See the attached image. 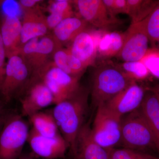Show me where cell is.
<instances>
[{
    "label": "cell",
    "instance_id": "6da1fadb",
    "mask_svg": "<svg viewBox=\"0 0 159 159\" xmlns=\"http://www.w3.org/2000/svg\"><path fill=\"white\" fill-rule=\"evenodd\" d=\"M89 91L80 86L73 95L55 104L52 115L60 133L68 146L71 155L74 153L76 140L84 123L89 108Z\"/></svg>",
    "mask_w": 159,
    "mask_h": 159
},
{
    "label": "cell",
    "instance_id": "7a4b0ae2",
    "mask_svg": "<svg viewBox=\"0 0 159 159\" xmlns=\"http://www.w3.org/2000/svg\"><path fill=\"white\" fill-rule=\"evenodd\" d=\"M134 81L117 66L102 64L95 70L92 77V104L97 108L105 104Z\"/></svg>",
    "mask_w": 159,
    "mask_h": 159
},
{
    "label": "cell",
    "instance_id": "3957f363",
    "mask_svg": "<svg viewBox=\"0 0 159 159\" xmlns=\"http://www.w3.org/2000/svg\"><path fill=\"white\" fill-rule=\"evenodd\" d=\"M119 145L137 151L148 148L157 150L153 134L139 108L122 117Z\"/></svg>",
    "mask_w": 159,
    "mask_h": 159
},
{
    "label": "cell",
    "instance_id": "277c9868",
    "mask_svg": "<svg viewBox=\"0 0 159 159\" xmlns=\"http://www.w3.org/2000/svg\"><path fill=\"white\" fill-rule=\"evenodd\" d=\"M0 132V159H18L28 141L29 131L22 116L13 115L5 118Z\"/></svg>",
    "mask_w": 159,
    "mask_h": 159
},
{
    "label": "cell",
    "instance_id": "5b68a950",
    "mask_svg": "<svg viewBox=\"0 0 159 159\" xmlns=\"http://www.w3.org/2000/svg\"><path fill=\"white\" fill-rule=\"evenodd\" d=\"M31 77L39 78L48 88L55 105L71 97L80 87V77L66 74L55 66L52 61Z\"/></svg>",
    "mask_w": 159,
    "mask_h": 159
},
{
    "label": "cell",
    "instance_id": "8992f818",
    "mask_svg": "<svg viewBox=\"0 0 159 159\" xmlns=\"http://www.w3.org/2000/svg\"><path fill=\"white\" fill-rule=\"evenodd\" d=\"M121 119L103 105L97 107L91 130L94 139L102 148L109 150L119 145Z\"/></svg>",
    "mask_w": 159,
    "mask_h": 159
},
{
    "label": "cell",
    "instance_id": "52a82bcc",
    "mask_svg": "<svg viewBox=\"0 0 159 159\" xmlns=\"http://www.w3.org/2000/svg\"><path fill=\"white\" fill-rule=\"evenodd\" d=\"M31 72L20 54L8 58L6 63V76L0 92L6 102L21 93L30 79Z\"/></svg>",
    "mask_w": 159,
    "mask_h": 159
},
{
    "label": "cell",
    "instance_id": "ba28073f",
    "mask_svg": "<svg viewBox=\"0 0 159 159\" xmlns=\"http://www.w3.org/2000/svg\"><path fill=\"white\" fill-rule=\"evenodd\" d=\"M21 93L20 99L22 114L30 117L43 108L54 104L53 94L41 80L31 77Z\"/></svg>",
    "mask_w": 159,
    "mask_h": 159
},
{
    "label": "cell",
    "instance_id": "9c48e42d",
    "mask_svg": "<svg viewBox=\"0 0 159 159\" xmlns=\"http://www.w3.org/2000/svg\"><path fill=\"white\" fill-rule=\"evenodd\" d=\"M124 33V43L117 57L124 62L140 61L149 49V39L142 22L131 24Z\"/></svg>",
    "mask_w": 159,
    "mask_h": 159
},
{
    "label": "cell",
    "instance_id": "30bf717a",
    "mask_svg": "<svg viewBox=\"0 0 159 159\" xmlns=\"http://www.w3.org/2000/svg\"><path fill=\"white\" fill-rule=\"evenodd\" d=\"M34 156L43 159L64 158L68 146L61 135L54 138L43 136L31 129L28 141Z\"/></svg>",
    "mask_w": 159,
    "mask_h": 159
},
{
    "label": "cell",
    "instance_id": "8fae6325",
    "mask_svg": "<svg viewBox=\"0 0 159 159\" xmlns=\"http://www.w3.org/2000/svg\"><path fill=\"white\" fill-rule=\"evenodd\" d=\"M145 93L143 88L134 81L103 105L112 113L122 118L139 108Z\"/></svg>",
    "mask_w": 159,
    "mask_h": 159
},
{
    "label": "cell",
    "instance_id": "7c38bea8",
    "mask_svg": "<svg viewBox=\"0 0 159 159\" xmlns=\"http://www.w3.org/2000/svg\"><path fill=\"white\" fill-rule=\"evenodd\" d=\"M73 2L77 6L81 18L96 28L109 29L121 23L118 19L111 17L102 0H77Z\"/></svg>",
    "mask_w": 159,
    "mask_h": 159
},
{
    "label": "cell",
    "instance_id": "4fadbf2b",
    "mask_svg": "<svg viewBox=\"0 0 159 159\" xmlns=\"http://www.w3.org/2000/svg\"><path fill=\"white\" fill-rule=\"evenodd\" d=\"M73 159H108V150L102 148L95 141L89 123H85L80 131Z\"/></svg>",
    "mask_w": 159,
    "mask_h": 159
},
{
    "label": "cell",
    "instance_id": "5bb4252c",
    "mask_svg": "<svg viewBox=\"0 0 159 159\" xmlns=\"http://www.w3.org/2000/svg\"><path fill=\"white\" fill-rule=\"evenodd\" d=\"M24 11L21 34L22 46L33 39L45 36L49 30L47 17L39 7L35 6Z\"/></svg>",
    "mask_w": 159,
    "mask_h": 159
},
{
    "label": "cell",
    "instance_id": "9a60e30c",
    "mask_svg": "<svg viewBox=\"0 0 159 159\" xmlns=\"http://www.w3.org/2000/svg\"><path fill=\"white\" fill-rule=\"evenodd\" d=\"M68 49L87 68L95 63L97 58V38L93 32L85 30L74 39Z\"/></svg>",
    "mask_w": 159,
    "mask_h": 159
},
{
    "label": "cell",
    "instance_id": "2e32d148",
    "mask_svg": "<svg viewBox=\"0 0 159 159\" xmlns=\"http://www.w3.org/2000/svg\"><path fill=\"white\" fill-rule=\"evenodd\" d=\"M22 23L17 16L6 15L1 22V31L6 57L19 54L22 47L21 41Z\"/></svg>",
    "mask_w": 159,
    "mask_h": 159
},
{
    "label": "cell",
    "instance_id": "e0dca14e",
    "mask_svg": "<svg viewBox=\"0 0 159 159\" xmlns=\"http://www.w3.org/2000/svg\"><path fill=\"white\" fill-rule=\"evenodd\" d=\"M139 109L153 134L159 152V99L151 89L145 92Z\"/></svg>",
    "mask_w": 159,
    "mask_h": 159
},
{
    "label": "cell",
    "instance_id": "ac0fdd59",
    "mask_svg": "<svg viewBox=\"0 0 159 159\" xmlns=\"http://www.w3.org/2000/svg\"><path fill=\"white\" fill-rule=\"evenodd\" d=\"M62 47V44L55 38L53 34H46L42 37L39 41L31 76L37 74L51 61L50 58H52L55 51Z\"/></svg>",
    "mask_w": 159,
    "mask_h": 159
},
{
    "label": "cell",
    "instance_id": "d6986e66",
    "mask_svg": "<svg viewBox=\"0 0 159 159\" xmlns=\"http://www.w3.org/2000/svg\"><path fill=\"white\" fill-rule=\"evenodd\" d=\"M88 24L81 17L74 16L67 18L53 29V34L62 44L71 43L78 34L86 30Z\"/></svg>",
    "mask_w": 159,
    "mask_h": 159
},
{
    "label": "cell",
    "instance_id": "ffe728a7",
    "mask_svg": "<svg viewBox=\"0 0 159 159\" xmlns=\"http://www.w3.org/2000/svg\"><path fill=\"white\" fill-rule=\"evenodd\" d=\"M33 129L43 136L54 138L61 135L52 113L40 111L29 117Z\"/></svg>",
    "mask_w": 159,
    "mask_h": 159
},
{
    "label": "cell",
    "instance_id": "44dd1931",
    "mask_svg": "<svg viewBox=\"0 0 159 159\" xmlns=\"http://www.w3.org/2000/svg\"><path fill=\"white\" fill-rule=\"evenodd\" d=\"M68 0H55L49 2L48 9L50 14L47 17L49 29H54L64 20L74 16L71 3Z\"/></svg>",
    "mask_w": 159,
    "mask_h": 159
},
{
    "label": "cell",
    "instance_id": "7402d4cb",
    "mask_svg": "<svg viewBox=\"0 0 159 159\" xmlns=\"http://www.w3.org/2000/svg\"><path fill=\"white\" fill-rule=\"evenodd\" d=\"M124 40V33L113 32L103 34L97 40V53L106 58L117 56L122 49Z\"/></svg>",
    "mask_w": 159,
    "mask_h": 159
},
{
    "label": "cell",
    "instance_id": "603a6c76",
    "mask_svg": "<svg viewBox=\"0 0 159 159\" xmlns=\"http://www.w3.org/2000/svg\"><path fill=\"white\" fill-rule=\"evenodd\" d=\"M128 7V15L131 24L142 21L148 16L159 2L149 0H126Z\"/></svg>",
    "mask_w": 159,
    "mask_h": 159
},
{
    "label": "cell",
    "instance_id": "cb8c5ba5",
    "mask_svg": "<svg viewBox=\"0 0 159 159\" xmlns=\"http://www.w3.org/2000/svg\"><path fill=\"white\" fill-rule=\"evenodd\" d=\"M117 66L127 77L136 81L146 79L150 74L147 67L141 61L124 62Z\"/></svg>",
    "mask_w": 159,
    "mask_h": 159
},
{
    "label": "cell",
    "instance_id": "d4e9b609",
    "mask_svg": "<svg viewBox=\"0 0 159 159\" xmlns=\"http://www.w3.org/2000/svg\"><path fill=\"white\" fill-rule=\"evenodd\" d=\"M142 22L149 41L152 44L157 42L159 39V2Z\"/></svg>",
    "mask_w": 159,
    "mask_h": 159
},
{
    "label": "cell",
    "instance_id": "484cf974",
    "mask_svg": "<svg viewBox=\"0 0 159 159\" xmlns=\"http://www.w3.org/2000/svg\"><path fill=\"white\" fill-rule=\"evenodd\" d=\"M108 159H159L156 157L127 148H111L108 150Z\"/></svg>",
    "mask_w": 159,
    "mask_h": 159
},
{
    "label": "cell",
    "instance_id": "4316f807",
    "mask_svg": "<svg viewBox=\"0 0 159 159\" xmlns=\"http://www.w3.org/2000/svg\"><path fill=\"white\" fill-rule=\"evenodd\" d=\"M39 41V39L38 38L30 40L23 45L19 53V54L22 57L24 61L29 66L31 71V75L35 54L38 45Z\"/></svg>",
    "mask_w": 159,
    "mask_h": 159
},
{
    "label": "cell",
    "instance_id": "83f0119b",
    "mask_svg": "<svg viewBox=\"0 0 159 159\" xmlns=\"http://www.w3.org/2000/svg\"><path fill=\"white\" fill-rule=\"evenodd\" d=\"M141 61L147 67L150 74L159 79V48L148 49Z\"/></svg>",
    "mask_w": 159,
    "mask_h": 159
},
{
    "label": "cell",
    "instance_id": "f1b7e54d",
    "mask_svg": "<svg viewBox=\"0 0 159 159\" xmlns=\"http://www.w3.org/2000/svg\"><path fill=\"white\" fill-rule=\"evenodd\" d=\"M69 50L61 48L55 51L53 55V63L58 68L69 75L73 76L68 65Z\"/></svg>",
    "mask_w": 159,
    "mask_h": 159
},
{
    "label": "cell",
    "instance_id": "f546056e",
    "mask_svg": "<svg viewBox=\"0 0 159 159\" xmlns=\"http://www.w3.org/2000/svg\"><path fill=\"white\" fill-rule=\"evenodd\" d=\"M1 22L0 21V89L2 87L6 76V50L1 34Z\"/></svg>",
    "mask_w": 159,
    "mask_h": 159
},
{
    "label": "cell",
    "instance_id": "4dcf8cb0",
    "mask_svg": "<svg viewBox=\"0 0 159 159\" xmlns=\"http://www.w3.org/2000/svg\"><path fill=\"white\" fill-rule=\"evenodd\" d=\"M114 8L116 16L120 13L128 15V7L126 0H114Z\"/></svg>",
    "mask_w": 159,
    "mask_h": 159
},
{
    "label": "cell",
    "instance_id": "1f68e13d",
    "mask_svg": "<svg viewBox=\"0 0 159 159\" xmlns=\"http://www.w3.org/2000/svg\"><path fill=\"white\" fill-rule=\"evenodd\" d=\"M43 2L39 0H20L18 3L20 8L24 10L34 8L38 4Z\"/></svg>",
    "mask_w": 159,
    "mask_h": 159
},
{
    "label": "cell",
    "instance_id": "d6a6232c",
    "mask_svg": "<svg viewBox=\"0 0 159 159\" xmlns=\"http://www.w3.org/2000/svg\"><path fill=\"white\" fill-rule=\"evenodd\" d=\"M3 112H4V106L3 102L2 99L0 98V124L1 122H3L4 118H3Z\"/></svg>",
    "mask_w": 159,
    "mask_h": 159
},
{
    "label": "cell",
    "instance_id": "836d02e7",
    "mask_svg": "<svg viewBox=\"0 0 159 159\" xmlns=\"http://www.w3.org/2000/svg\"><path fill=\"white\" fill-rule=\"evenodd\" d=\"M151 89L157 94L159 99V84L156 86L155 87L152 89Z\"/></svg>",
    "mask_w": 159,
    "mask_h": 159
},
{
    "label": "cell",
    "instance_id": "e575fe53",
    "mask_svg": "<svg viewBox=\"0 0 159 159\" xmlns=\"http://www.w3.org/2000/svg\"><path fill=\"white\" fill-rule=\"evenodd\" d=\"M25 156V155H24ZM25 159H34L31 156H27L25 155Z\"/></svg>",
    "mask_w": 159,
    "mask_h": 159
},
{
    "label": "cell",
    "instance_id": "d590c367",
    "mask_svg": "<svg viewBox=\"0 0 159 159\" xmlns=\"http://www.w3.org/2000/svg\"><path fill=\"white\" fill-rule=\"evenodd\" d=\"M18 159H25V156H21V157H20L19 158H18Z\"/></svg>",
    "mask_w": 159,
    "mask_h": 159
},
{
    "label": "cell",
    "instance_id": "8d00e7d4",
    "mask_svg": "<svg viewBox=\"0 0 159 159\" xmlns=\"http://www.w3.org/2000/svg\"><path fill=\"white\" fill-rule=\"evenodd\" d=\"M5 1H0V6H2V5L3 3Z\"/></svg>",
    "mask_w": 159,
    "mask_h": 159
},
{
    "label": "cell",
    "instance_id": "74e56055",
    "mask_svg": "<svg viewBox=\"0 0 159 159\" xmlns=\"http://www.w3.org/2000/svg\"><path fill=\"white\" fill-rule=\"evenodd\" d=\"M157 42L159 43V39L158 40V41Z\"/></svg>",
    "mask_w": 159,
    "mask_h": 159
}]
</instances>
